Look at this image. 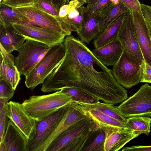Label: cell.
<instances>
[{
  "mask_svg": "<svg viewBox=\"0 0 151 151\" xmlns=\"http://www.w3.org/2000/svg\"><path fill=\"white\" fill-rule=\"evenodd\" d=\"M14 89L8 82L0 79V98H4L9 100L13 96Z\"/></svg>",
  "mask_w": 151,
  "mask_h": 151,
  "instance_id": "4dcf8cb0",
  "label": "cell"
},
{
  "mask_svg": "<svg viewBox=\"0 0 151 151\" xmlns=\"http://www.w3.org/2000/svg\"><path fill=\"white\" fill-rule=\"evenodd\" d=\"M0 18L6 23L17 22L26 24V18L13 8L0 5Z\"/></svg>",
  "mask_w": 151,
  "mask_h": 151,
  "instance_id": "83f0119b",
  "label": "cell"
},
{
  "mask_svg": "<svg viewBox=\"0 0 151 151\" xmlns=\"http://www.w3.org/2000/svg\"><path fill=\"white\" fill-rule=\"evenodd\" d=\"M0 63V79L9 83L15 90L21 79V75L17 68L15 65L9 63L1 53Z\"/></svg>",
  "mask_w": 151,
  "mask_h": 151,
  "instance_id": "cb8c5ba5",
  "label": "cell"
},
{
  "mask_svg": "<svg viewBox=\"0 0 151 151\" xmlns=\"http://www.w3.org/2000/svg\"><path fill=\"white\" fill-rule=\"evenodd\" d=\"M112 68L113 74L117 82L126 88H130L140 82L144 62L138 65L129 55L123 52L118 61Z\"/></svg>",
  "mask_w": 151,
  "mask_h": 151,
  "instance_id": "ba28073f",
  "label": "cell"
},
{
  "mask_svg": "<svg viewBox=\"0 0 151 151\" xmlns=\"http://www.w3.org/2000/svg\"><path fill=\"white\" fill-rule=\"evenodd\" d=\"M13 8L27 19V24L56 32L65 37L71 34L72 31L64 18L51 14L35 3Z\"/></svg>",
  "mask_w": 151,
  "mask_h": 151,
  "instance_id": "3957f363",
  "label": "cell"
},
{
  "mask_svg": "<svg viewBox=\"0 0 151 151\" xmlns=\"http://www.w3.org/2000/svg\"><path fill=\"white\" fill-rule=\"evenodd\" d=\"M151 118L147 116H137L127 118V124L130 129L139 135H148L150 132Z\"/></svg>",
  "mask_w": 151,
  "mask_h": 151,
  "instance_id": "484cf974",
  "label": "cell"
},
{
  "mask_svg": "<svg viewBox=\"0 0 151 151\" xmlns=\"http://www.w3.org/2000/svg\"><path fill=\"white\" fill-rule=\"evenodd\" d=\"M142 14L151 31V6L140 4Z\"/></svg>",
  "mask_w": 151,
  "mask_h": 151,
  "instance_id": "8d00e7d4",
  "label": "cell"
},
{
  "mask_svg": "<svg viewBox=\"0 0 151 151\" xmlns=\"http://www.w3.org/2000/svg\"><path fill=\"white\" fill-rule=\"evenodd\" d=\"M0 47V53L3 55L6 60L9 63L12 65H14L15 57H14L11 53H8L7 52L1 45Z\"/></svg>",
  "mask_w": 151,
  "mask_h": 151,
  "instance_id": "f35d334b",
  "label": "cell"
},
{
  "mask_svg": "<svg viewBox=\"0 0 151 151\" xmlns=\"http://www.w3.org/2000/svg\"><path fill=\"white\" fill-rule=\"evenodd\" d=\"M129 11V9L119 1L112 2L99 14L98 24L100 32L123 14Z\"/></svg>",
  "mask_w": 151,
  "mask_h": 151,
  "instance_id": "44dd1931",
  "label": "cell"
},
{
  "mask_svg": "<svg viewBox=\"0 0 151 151\" xmlns=\"http://www.w3.org/2000/svg\"><path fill=\"white\" fill-rule=\"evenodd\" d=\"M88 104L109 116L125 124L128 127L127 124V118L122 114L117 106L99 101L94 104Z\"/></svg>",
  "mask_w": 151,
  "mask_h": 151,
  "instance_id": "4316f807",
  "label": "cell"
},
{
  "mask_svg": "<svg viewBox=\"0 0 151 151\" xmlns=\"http://www.w3.org/2000/svg\"><path fill=\"white\" fill-rule=\"evenodd\" d=\"M6 104L0 111V142L4 137L9 119L7 115Z\"/></svg>",
  "mask_w": 151,
  "mask_h": 151,
  "instance_id": "d6a6232c",
  "label": "cell"
},
{
  "mask_svg": "<svg viewBox=\"0 0 151 151\" xmlns=\"http://www.w3.org/2000/svg\"><path fill=\"white\" fill-rule=\"evenodd\" d=\"M117 38L121 44L123 52L127 54L137 64L143 63L144 58L137 41L132 12L130 11L126 13L124 17Z\"/></svg>",
  "mask_w": 151,
  "mask_h": 151,
  "instance_id": "52a82bcc",
  "label": "cell"
},
{
  "mask_svg": "<svg viewBox=\"0 0 151 151\" xmlns=\"http://www.w3.org/2000/svg\"><path fill=\"white\" fill-rule=\"evenodd\" d=\"M129 10L140 14L143 16L141 9L140 3L139 0H119Z\"/></svg>",
  "mask_w": 151,
  "mask_h": 151,
  "instance_id": "836d02e7",
  "label": "cell"
},
{
  "mask_svg": "<svg viewBox=\"0 0 151 151\" xmlns=\"http://www.w3.org/2000/svg\"><path fill=\"white\" fill-rule=\"evenodd\" d=\"M73 102L69 96L59 90L47 95L31 96L22 104L26 113L37 122Z\"/></svg>",
  "mask_w": 151,
  "mask_h": 151,
  "instance_id": "7a4b0ae2",
  "label": "cell"
},
{
  "mask_svg": "<svg viewBox=\"0 0 151 151\" xmlns=\"http://www.w3.org/2000/svg\"><path fill=\"white\" fill-rule=\"evenodd\" d=\"M93 122L89 117L77 122L53 140L46 151H63L74 140L87 132Z\"/></svg>",
  "mask_w": 151,
  "mask_h": 151,
  "instance_id": "7c38bea8",
  "label": "cell"
},
{
  "mask_svg": "<svg viewBox=\"0 0 151 151\" xmlns=\"http://www.w3.org/2000/svg\"><path fill=\"white\" fill-rule=\"evenodd\" d=\"M117 106L127 118L137 116L151 117V86L147 83L142 85L134 94Z\"/></svg>",
  "mask_w": 151,
  "mask_h": 151,
  "instance_id": "8992f818",
  "label": "cell"
},
{
  "mask_svg": "<svg viewBox=\"0 0 151 151\" xmlns=\"http://www.w3.org/2000/svg\"><path fill=\"white\" fill-rule=\"evenodd\" d=\"M126 13L123 14L99 33L93 42L95 48L102 47L117 38L119 31Z\"/></svg>",
  "mask_w": 151,
  "mask_h": 151,
  "instance_id": "603a6c76",
  "label": "cell"
},
{
  "mask_svg": "<svg viewBox=\"0 0 151 151\" xmlns=\"http://www.w3.org/2000/svg\"><path fill=\"white\" fill-rule=\"evenodd\" d=\"M0 20V45L8 53L17 51L26 40V38L18 32L10 24Z\"/></svg>",
  "mask_w": 151,
  "mask_h": 151,
  "instance_id": "e0dca14e",
  "label": "cell"
},
{
  "mask_svg": "<svg viewBox=\"0 0 151 151\" xmlns=\"http://www.w3.org/2000/svg\"><path fill=\"white\" fill-rule=\"evenodd\" d=\"M139 135L132 130L121 129L108 134L104 146V151H117Z\"/></svg>",
  "mask_w": 151,
  "mask_h": 151,
  "instance_id": "d6986e66",
  "label": "cell"
},
{
  "mask_svg": "<svg viewBox=\"0 0 151 151\" xmlns=\"http://www.w3.org/2000/svg\"><path fill=\"white\" fill-rule=\"evenodd\" d=\"M122 151H151V146L137 145L124 148Z\"/></svg>",
  "mask_w": 151,
  "mask_h": 151,
  "instance_id": "74e56055",
  "label": "cell"
},
{
  "mask_svg": "<svg viewBox=\"0 0 151 151\" xmlns=\"http://www.w3.org/2000/svg\"><path fill=\"white\" fill-rule=\"evenodd\" d=\"M2 1V0H0V3Z\"/></svg>",
  "mask_w": 151,
  "mask_h": 151,
  "instance_id": "7bdbcfd3",
  "label": "cell"
},
{
  "mask_svg": "<svg viewBox=\"0 0 151 151\" xmlns=\"http://www.w3.org/2000/svg\"><path fill=\"white\" fill-rule=\"evenodd\" d=\"M7 115L20 129L29 140L36 134L37 122L25 112L22 104L10 101L6 104Z\"/></svg>",
  "mask_w": 151,
  "mask_h": 151,
  "instance_id": "8fae6325",
  "label": "cell"
},
{
  "mask_svg": "<svg viewBox=\"0 0 151 151\" xmlns=\"http://www.w3.org/2000/svg\"><path fill=\"white\" fill-rule=\"evenodd\" d=\"M99 15L85 13L81 29L77 32L78 37L84 43L89 44L100 32L98 24Z\"/></svg>",
  "mask_w": 151,
  "mask_h": 151,
  "instance_id": "7402d4cb",
  "label": "cell"
},
{
  "mask_svg": "<svg viewBox=\"0 0 151 151\" xmlns=\"http://www.w3.org/2000/svg\"><path fill=\"white\" fill-rule=\"evenodd\" d=\"M84 4L86 3L87 0H76Z\"/></svg>",
  "mask_w": 151,
  "mask_h": 151,
  "instance_id": "b9f144b4",
  "label": "cell"
},
{
  "mask_svg": "<svg viewBox=\"0 0 151 151\" xmlns=\"http://www.w3.org/2000/svg\"><path fill=\"white\" fill-rule=\"evenodd\" d=\"M60 7L68 4L71 0H54Z\"/></svg>",
  "mask_w": 151,
  "mask_h": 151,
  "instance_id": "60d3db41",
  "label": "cell"
},
{
  "mask_svg": "<svg viewBox=\"0 0 151 151\" xmlns=\"http://www.w3.org/2000/svg\"><path fill=\"white\" fill-rule=\"evenodd\" d=\"M29 139L9 119L4 137L0 142V151H27Z\"/></svg>",
  "mask_w": 151,
  "mask_h": 151,
  "instance_id": "5bb4252c",
  "label": "cell"
},
{
  "mask_svg": "<svg viewBox=\"0 0 151 151\" xmlns=\"http://www.w3.org/2000/svg\"><path fill=\"white\" fill-rule=\"evenodd\" d=\"M10 24L26 40L39 42L50 47L63 43L65 37L56 32L32 24L17 22Z\"/></svg>",
  "mask_w": 151,
  "mask_h": 151,
  "instance_id": "9c48e42d",
  "label": "cell"
},
{
  "mask_svg": "<svg viewBox=\"0 0 151 151\" xmlns=\"http://www.w3.org/2000/svg\"><path fill=\"white\" fill-rule=\"evenodd\" d=\"M137 41L145 60L151 66V36L143 16L131 12Z\"/></svg>",
  "mask_w": 151,
  "mask_h": 151,
  "instance_id": "9a60e30c",
  "label": "cell"
},
{
  "mask_svg": "<svg viewBox=\"0 0 151 151\" xmlns=\"http://www.w3.org/2000/svg\"><path fill=\"white\" fill-rule=\"evenodd\" d=\"M50 47L34 40L27 39L17 50L15 65L20 75L31 72L44 56Z\"/></svg>",
  "mask_w": 151,
  "mask_h": 151,
  "instance_id": "5b68a950",
  "label": "cell"
},
{
  "mask_svg": "<svg viewBox=\"0 0 151 151\" xmlns=\"http://www.w3.org/2000/svg\"><path fill=\"white\" fill-rule=\"evenodd\" d=\"M112 2L111 0H87L85 13L100 14L103 9Z\"/></svg>",
  "mask_w": 151,
  "mask_h": 151,
  "instance_id": "f1b7e54d",
  "label": "cell"
},
{
  "mask_svg": "<svg viewBox=\"0 0 151 151\" xmlns=\"http://www.w3.org/2000/svg\"><path fill=\"white\" fill-rule=\"evenodd\" d=\"M9 100L4 98H0V111H1L6 105Z\"/></svg>",
  "mask_w": 151,
  "mask_h": 151,
  "instance_id": "ab89813d",
  "label": "cell"
},
{
  "mask_svg": "<svg viewBox=\"0 0 151 151\" xmlns=\"http://www.w3.org/2000/svg\"><path fill=\"white\" fill-rule=\"evenodd\" d=\"M150 33H151V31H150Z\"/></svg>",
  "mask_w": 151,
  "mask_h": 151,
  "instance_id": "ee69618b",
  "label": "cell"
},
{
  "mask_svg": "<svg viewBox=\"0 0 151 151\" xmlns=\"http://www.w3.org/2000/svg\"><path fill=\"white\" fill-rule=\"evenodd\" d=\"M96 58L105 66L114 65L123 52L121 44L117 38L111 42L92 51Z\"/></svg>",
  "mask_w": 151,
  "mask_h": 151,
  "instance_id": "ac0fdd59",
  "label": "cell"
},
{
  "mask_svg": "<svg viewBox=\"0 0 151 151\" xmlns=\"http://www.w3.org/2000/svg\"><path fill=\"white\" fill-rule=\"evenodd\" d=\"M108 134L107 130L93 121L81 151H104V143Z\"/></svg>",
  "mask_w": 151,
  "mask_h": 151,
  "instance_id": "ffe728a7",
  "label": "cell"
},
{
  "mask_svg": "<svg viewBox=\"0 0 151 151\" xmlns=\"http://www.w3.org/2000/svg\"><path fill=\"white\" fill-rule=\"evenodd\" d=\"M75 102L81 107L86 115L99 126L107 130L108 134L119 129H130L126 124L109 116L88 104Z\"/></svg>",
  "mask_w": 151,
  "mask_h": 151,
  "instance_id": "2e32d148",
  "label": "cell"
},
{
  "mask_svg": "<svg viewBox=\"0 0 151 151\" xmlns=\"http://www.w3.org/2000/svg\"><path fill=\"white\" fill-rule=\"evenodd\" d=\"M66 50L63 43L50 47L43 58L33 69L25 76V84L32 90L42 84L45 80L60 64L63 59Z\"/></svg>",
  "mask_w": 151,
  "mask_h": 151,
  "instance_id": "277c9868",
  "label": "cell"
},
{
  "mask_svg": "<svg viewBox=\"0 0 151 151\" xmlns=\"http://www.w3.org/2000/svg\"><path fill=\"white\" fill-rule=\"evenodd\" d=\"M35 3L49 13L59 16L60 7L54 0H35Z\"/></svg>",
  "mask_w": 151,
  "mask_h": 151,
  "instance_id": "f546056e",
  "label": "cell"
},
{
  "mask_svg": "<svg viewBox=\"0 0 151 151\" xmlns=\"http://www.w3.org/2000/svg\"><path fill=\"white\" fill-rule=\"evenodd\" d=\"M88 118L89 117L77 103L73 102L68 104L55 129L34 151H46L50 143L58 136L77 122Z\"/></svg>",
  "mask_w": 151,
  "mask_h": 151,
  "instance_id": "30bf717a",
  "label": "cell"
},
{
  "mask_svg": "<svg viewBox=\"0 0 151 151\" xmlns=\"http://www.w3.org/2000/svg\"><path fill=\"white\" fill-rule=\"evenodd\" d=\"M88 131L74 140L63 151H81L87 139Z\"/></svg>",
  "mask_w": 151,
  "mask_h": 151,
  "instance_id": "1f68e13d",
  "label": "cell"
},
{
  "mask_svg": "<svg viewBox=\"0 0 151 151\" xmlns=\"http://www.w3.org/2000/svg\"><path fill=\"white\" fill-rule=\"evenodd\" d=\"M67 106L60 108L45 119L37 122L36 135L32 140H29L27 151H34L53 132L64 114Z\"/></svg>",
  "mask_w": 151,
  "mask_h": 151,
  "instance_id": "4fadbf2b",
  "label": "cell"
},
{
  "mask_svg": "<svg viewBox=\"0 0 151 151\" xmlns=\"http://www.w3.org/2000/svg\"><path fill=\"white\" fill-rule=\"evenodd\" d=\"M65 56L45 80V93L74 86L82 88L103 102L114 105L127 98V91L115 78L112 70L102 63L84 42L71 35L65 38Z\"/></svg>",
  "mask_w": 151,
  "mask_h": 151,
  "instance_id": "6da1fadb",
  "label": "cell"
},
{
  "mask_svg": "<svg viewBox=\"0 0 151 151\" xmlns=\"http://www.w3.org/2000/svg\"><path fill=\"white\" fill-rule=\"evenodd\" d=\"M140 82L151 83V66L144 59V66Z\"/></svg>",
  "mask_w": 151,
  "mask_h": 151,
  "instance_id": "d590c367",
  "label": "cell"
},
{
  "mask_svg": "<svg viewBox=\"0 0 151 151\" xmlns=\"http://www.w3.org/2000/svg\"><path fill=\"white\" fill-rule=\"evenodd\" d=\"M60 91L69 96L73 102H79L86 104H93L99 102L95 96L78 87L70 86L62 88Z\"/></svg>",
  "mask_w": 151,
  "mask_h": 151,
  "instance_id": "d4e9b609",
  "label": "cell"
},
{
  "mask_svg": "<svg viewBox=\"0 0 151 151\" xmlns=\"http://www.w3.org/2000/svg\"><path fill=\"white\" fill-rule=\"evenodd\" d=\"M35 0H2L0 5L12 8L35 3Z\"/></svg>",
  "mask_w": 151,
  "mask_h": 151,
  "instance_id": "e575fe53",
  "label": "cell"
}]
</instances>
